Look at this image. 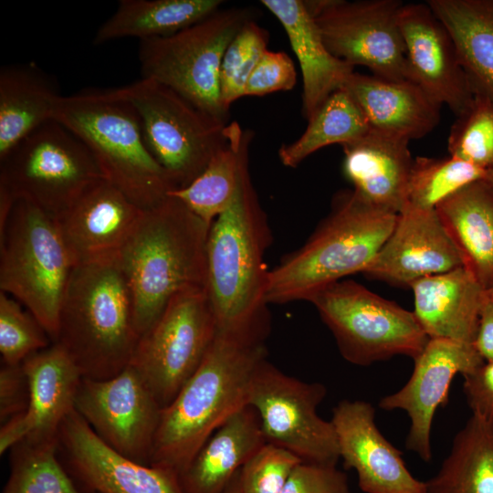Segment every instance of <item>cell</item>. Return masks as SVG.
I'll return each instance as SVG.
<instances>
[{
    "mask_svg": "<svg viewBox=\"0 0 493 493\" xmlns=\"http://www.w3.org/2000/svg\"><path fill=\"white\" fill-rule=\"evenodd\" d=\"M103 179L87 146L52 120L0 159V187L54 218Z\"/></svg>",
    "mask_w": 493,
    "mask_h": 493,
    "instance_id": "8fae6325",
    "label": "cell"
},
{
    "mask_svg": "<svg viewBox=\"0 0 493 493\" xmlns=\"http://www.w3.org/2000/svg\"><path fill=\"white\" fill-rule=\"evenodd\" d=\"M282 493H351L347 475L335 465L300 462Z\"/></svg>",
    "mask_w": 493,
    "mask_h": 493,
    "instance_id": "b9f144b4",
    "label": "cell"
},
{
    "mask_svg": "<svg viewBox=\"0 0 493 493\" xmlns=\"http://www.w3.org/2000/svg\"><path fill=\"white\" fill-rule=\"evenodd\" d=\"M463 390L472 414L493 422V361L463 376Z\"/></svg>",
    "mask_w": 493,
    "mask_h": 493,
    "instance_id": "ee69618b",
    "label": "cell"
},
{
    "mask_svg": "<svg viewBox=\"0 0 493 493\" xmlns=\"http://www.w3.org/2000/svg\"><path fill=\"white\" fill-rule=\"evenodd\" d=\"M425 493H493V422L472 414Z\"/></svg>",
    "mask_w": 493,
    "mask_h": 493,
    "instance_id": "1f68e13d",
    "label": "cell"
},
{
    "mask_svg": "<svg viewBox=\"0 0 493 493\" xmlns=\"http://www.w3.org/2000/svg\"><path fill=\"white\" fill-rule=\"evenodd\" d=\"M326 394L324 384L289 376L266 359L253 374L247 404L257 411L267 443L302 462L337 466L340 454L333 425L317 412Z\"/></svg>",
    "mask_w": 493,
    "mask_h": 493,
    "instance_id": "4fadbf2b",
    "label": "cell"
},
{
    "mask_svg": "<svg viewBox=\"0 0 493 493\" xmlns=\"http://www.w3.org/2000/svg\"><path fill=\"white\" fill-rule=\"evenodd\" d=\"M474 346L485 362L493 361V299L486 289Z\"/></svg>",
    "mask_w": 493,
    "mask_h": 493,
    "instance_id": "f6af8a7d",
    "label": "cell"
},
{
    "mask_svg": "<svg viewBox=\"0 0 493 493\" xmlns=\"http://www.w3.org/2000/svg\"><path fill=\"white\" fill-rule=\"evenodd\" d=\"M485 361L474 344L446 339H429L414 359L413 372L397 392L379 401L383 410H403L410 419L405 447L424 462L433 458L431 432L435 412L448 402L456 374L473 372Z\"/></svg>",
    "mask_w": 493,
    "mask_h": 493,
    "instance_id": "e0dca14e",
    "label": "cell"
},
{
    "mask_svg": "<svg viewBox=\"0 0 493 493\" xmlns=\"http://www.w3.org/2000/svg\"><path fill=\"white\" fill-rule=\"evenodd\" d=\"M267 443L257 411L246 405L229 417L179 476L184 493H224Z\"/></svg>",
    "mask_w": 493,
    "mask_h": 493,
    "instance_id": "4316f807",
    "label": "cell"
},
{
    "mask_svg": "<svg viewBox=\"0 0 493 493\" xmlns=\"http://www.w3.org/2000/svg\"><path fill=\"white\" fill-rule=\"evenodd\" d=\"M75 410L110 448L150 465L163 408L131 364L110 379L82 377Z\"/></svg>",
    "mask_w": 493,
    "mask_h": 493,
    "instance_id": "9a60e30c",
    "label": "cell"
},
{
    "mask_svg": "<svg viewBox=\"0 0 493 493\" xmlns=\"http://www.w3.org/2000/svg\"><path fill=\"white\" fill-rule=\"evenodd\" d=\"M74 267L56 219L27 201L16 200L0 225V291L22 304L52 342Z\"/></svg>",
    "mask_w": 493,
    "mask_h": 493,
    "instance_id": "52a82bcc",
    "label": "cell"
},
{
    "mask_svg": "<svg viewBox=\"0 0 493 493\" xmlns=\"http://www.w3.org/2000/svg\"><path fill=\"white\" fill-rule=\"evenodd\" d=\"M486 175V169L451 155L418 156L413 161L404 206L435 209L442 201Z\"/></svg>",
    "mask_w": 493,
    "mask_h": 493,
    "instance_id": "d590c367",
    "label": "cell"
},
{
    "mask_svg": "<svg viewBox=\"0 0 493 493\" xmlns=\"http://www.w3.org/2000/svg\"><path fill=\"white\" fill-rule=\"evenodd\" d=\"M435 212L463 266L487 289L493 278V188L486 179L456 192Z\"/></svg>",
    "mask_w": 493,
    "mask_h": 493,
    "instance_id": "83f0119b",
    "label": "cell"
},
{
    "mask_svg": "<svg viewBox=\"0 0 493 493\" xmlns=\"http://www.w3.org/2000/svg\"><path fill=\"white\" fill-rule=\"evenodd\" d=\"M397 215L353 190L337 194L330 213L307 242L269 270L267 303L308 301L342 278L363 273L393 229Z\"/></svg>",
    "mask_w": 493,
    "mask_h": 493,
    "instance_id": "5b68a950",
    "label": "cell"
},
{
    "mask_svg": "<svg viewBox=\"0 0 493 493\" xmlns=\"http://www.w3.org/2000/svg\"><path fill=\"white\" fill-rule=\"evenodd\" d=\"M61 95L34 63L0 69V159L27 135L53 120Z\"/></svg>",
    "mask_w": 493,
    "mask_h": 493,
    "instance_id": "f546056e",
    "label": "cell"
},
{
    "mask_svg": "<svg viewBox=\"0 0 493 493\" xmlns=\"http://www.w3.org/2000/svg\"><path fill=\"white\" fill-rule=\"evenodd\" d=\"M210 226L171 195L143 210L117 256L131 294L139 337L175 295L189 288H206Z\"/></svg>",
    "mask_w": 493,
    "mask_h": 493,
    "instance_id": "3957f363",
    "label": "cell"
},
{
    "mask_svg": "<svg viewBox=\"0 0 493 493\" xmlns=\"http://www.w3.org/2000/svg\"><path fill=\"white\" fill-rule=\"evenodd\" d=\"M485 179L493 188V165L487 170V175Z\"/></svg>",
    "mask_w": 493,
    "mask_h": 493,
    "instance_id": "7dc6e473",
    "label": "cell"
},
{
    "mask_svg": "<svg viewBox=\"0 0 493 493\" xmlns=\"http://www.w3.org/2000/svg\"><path fill=\"white\" fill-rule=\"evenodd\" d=\"M22 365L29 384V403L23 414L1 425V455L23 439H57L62 422L75 409L82 379L57 343L30 355Z\"/></svg>",
    "mask_w": 493,
    "mask_h": 493,
    "instance_id": "44dd1931",
    "label": "cell"
},
{
    "mask_svg": "<svg viewBox=\"0 0 493 493\" xmlns=\"http://www.w3.org/2000/svg\"><path fill=\"white\" fill-rule=\"evenodd\" d=\"M142 213L121 190L100 179L55 219L76 266L117 257Z\"/></svg>",
    "mask_w": 493,
    "mask_h": 493,
    "instance_id": "7402d4cb",
    "label": "cell"
},
{
    "mask_svg": "<svg viewBox=\"0 0 493 493\" xmlns=\"http://www.w3.org/2000/svg\"><path fill=\"white\" fill-rule=\"evenodd\" d=\"M449 155L488 170L493 165V102L475 95L470 107L451 126Z\"/></svg>",
    "mask_w": 493,
    "mask_h": 493,
    "instance_id": "8d00e7d4",
    "label": "cell"
},
{
    "mask_svg": "<svg viewBox=\"0 0 493 493\" xmlns=\"http://www.w3.org/2000/svg\"><path fill=\"white\" fill-rule=\"evenodd\" d=\"M426 3L449 32L474 95L493 102V0Z\"/></svg>",
    "mask_w": 493,
    "mask_h": 493,
    "instance_id": "f1b7e54d",
    "label": "cell"
},
{
    "mask_svg": "<svg viewBox=\"0 0 493 493\" xmlns=\"http://www.w3.org/2000/svg\"><path fill=\"white\" fill-rule=\"evenodd\" d=\"M215 334V318L206 288H194L175 295L140 337L130 364L163 409L200 366Z\"/></svg>",
    "mask_w": 493,
    "mask_h": 493,
    "instance_id": "7c38bea8",
    "label": "cell"
},
{
    "mask_svg": "<svg viewBox=\"0 0 493 493\" xmlns=\"http://www.w3.org/2000/svg\"><path fill=\"white\" fill-rule=\"evenodd\" d=\"M238 474L235 477L233 481L224 493H241L238 482Z\"/></svg>",
    "mask_w": 493,
    "mask_h": 493,
    "instance_id": "bcb514c9",
    "label": "cell"
},
{
    "mask_svg": "<svg viewBox=\"0 0 493 493\" xmlns=\"http://www.w3.org/2000/svg\"><path fill=\"white\" fill-rule=\"evenodd\" d=\"M116 90L136 110L145 142L175 189L193 182L227 142L228 122L153 79L142 78Z\"/></svg>",
    "mask_w": 493,
    "mask_h": 493,
    "instance_id": "30bf717a",
    "label": "cell"
},
{
    "mask_svg": "<svg viewBox=\"0 0 493 493\" xmlns=\"http://www.w3.org/2000/svg\"><path fill=\"white\" fill-rule=\"evenodd\" d=\"M52 343L39 321L16 299L0 291L2 363L21 364L27 357Z\"/></svg>",
    "mask_w": 493,
    "mask_h": 493,
    "instance_id": "f35d334b",
    "label": "cell"
},
{
    "mask_svg": "<svg viewBox=\"0 0 493 493\" xmlns=\"http://www.w3.org/2000/svg\"><path fill=\"white\" fill-rule=\"evenodd\" d=\"M29 403V384L21 364L1 363L0 422L1 425L23 414Z\"/></svg>",
    "mask_w": 493,
    "mask_h": 493,
    "instance_id": "7bdbcfd3",
    "label": "cell"
},
{
    "mask_svg": "<svg viewBox=\"0 0 493 493\" xmlns=\"http://www.w3.org/2000/svg\"><path fill=\"white\" fill-rule=\"evenodd\" d=\"M461 257L435 209L404 206L393 229L363 274L393 285L462 267Z\"/></svg>",
    "mask_w": 493,
    "mask_h": 493,
    "instance_id": "ffe728a7",
    "label": "cell"
},
{
    "mask_svg": "<svg viewBox=\"0 0 493 493\" xmlns=\"http://www.w3.org/2000/svg\"><path fill=\"white\" fill-rule=\"evenodd\" d=\"M241 7H220L199 22L165 37L141 40L142 78L178 93L208 115L227 122L221 101L220 68L226 47L252 19Z\"/></svg>",
    "mask_w": 493,
    "mask_h": 493,
    "instance_id": "ba28073f",
    "label": "cell"
},
{
    "mask_svg": "<svg viewBox=\"0 0 493 493\" xmlns=\"http://www.w3.org/2000/svg\"><path fill=\"white\" fill-rule=\"evenodd\" d=\"M408 140L369 131L342 145L343 173L368 203L399 214L405 205L414 159Z\"/></svg>",
    "mask_w": 493,
    "mask_h": 493,
    "instance_id": "484cf974",
    "label": "cell"
},
{
    "mask_svg": "<svg viewBox=\"0 0 493 493\" xmlns=\"http://www.w3.org/2000/svg\"><path fill=\"white\" fill-rule=\"evenodd\" d=\"M2 493H83L62 465L54 440L23 439L9 449Z\"/></svg>",
    "mask_w": 493,
    "mask_h": 493,
    "instance_id": "e575fe53",
    "label": "cell"
},
{
    "mask_svg": "<svg viewBox=\"0 0 493 493\" xmlns=\"http://www.w3.org/2000/svg\"><path fill=\"white\" fill-rule=\"evenodd\" d=\"M280 23L297 57L302 78L301 112L308 121L334 91L344 87L354 67L327 47L303 0H262Z\"/></svg>",
    "mask_w": 493,
    "mask_h": 493,
    "instance_id": "d4e9b609",
    "label": "cell"
},
{
    "mask_svg": "<svg viewBox=\"0 0 493 493\" xmlns=\"http://www.w3.org/2000/svg\"><path fill=\"white\" fill-rule=\"evenodd\" d=\"M53 120L87 146L102 178L140 208L156 205L175 189L145 142L136 110L116 89L61 95Z\"/></svg>",
    "mask_w": 493,
    "mask_h": 493,
    "instance_id": "8992f818",
    "label": "cell"
},
{
    "mask_svg": "<svg viewBox=\"0 0 493 493\" xmlns=\"http://www.w3.org/2000/svg\"><path fill=\"white\" fill-rule=\"evenodd\" d=\"M140 337L117 257L76 265L58 316V344L83 378L106 380L131 362Z\"/></svg>",
    "mask_w": 493,
    "mask_h": 493,
    "instance_id": "277c9868",
    "label": "cell"
},
{
    "mask_svg": "<svg viewBox=\"0 0 493 493\" xmlns=\"http://www.w3.org/2000/svg\"><path fill=\"white\" fill-rule=\"evenodd\" d=\"M302 462L289 451L266 443L238 474L241 493H282L297 465Z\"/></svg>",
    "mask_w": 493,
    "mask_h": 493,
    "instance_id": "ab89813d",
    "label": "cell"
},
{
    "mask_svg": "<svg viewBox=\"0 0 493 493\" xmlns=\"http://www.w3.org/2000/svg\"><path fill=\"white\" fill-rule=\"evenodd\" d=\"M370 131L352 96L344 89L330 94L308 120L304 132L278 149L281 163L296 168L310 154L331 144L350 143Z\"/></svg>",
    "mask_w": 493,
    "mask_h": 493,
    "instance_id": "836d02e7",
    "label": "cell"
},
{
    "mask_svg": "<svg viewBox=\"0 0 493 493\" xmlns=\"http://www.w3.org/2000/svg\"><path fill=\"white\" fill-rule=\"evenodd\" d=\"M487 293L493 299V278H492L489 286L487 288Z\"/></svg>",
    "mask_w": 493,
    "mask_h": 493,
    "instance_id": "c3c4849f",
    "label": "cell"
},
{
    "mask_svg": "<svg viewBox=\"0 0 493 493\" xmlns=\"http://www.w3.org/2000/svg\"><path fill=\"white\" fill-rule=\"evenodd\" d=\"M296 82L297 71L291 58L283 51L267 49L246 82L245 96L291 90Z\"/></svg>",
    "mask_w": 493,
    "mask_h": 493,
    "instance_id": "60d3db41",
    "label": "cell"
},
{
    "mask_svg": "<svg viewBox=\"0 0 493 493\" xmlns=\"http://www.w3.org/2000/svg\"><path fill=\"white\" fill-rule=\"evenodd\" d=\"M262 210L244 157L230 205L210 226L206 242V292L216 330L267 331L266 290L269 270L264 255L270 244Z\"/></svg>",
    "mask_w": 493,
    "mask_h": 493,
    "instance_id": "7a4b0ae2",
    "label": "cell"
},
{
    "mask_svg": "<svg viewBox=\"0 0 493 493\" xmlns=\"http://www.w3.org/2000/svg\"><path fill=\"white\" fill-rule=\"evenodd\" d=\"M362 111L371 131L408 141L432 131L442 107L416 83L353 72L343 87Z\"/></svg>",
    "mask_w": 493,
    "mask_h": 493,
    "instance_id": "cb8c5ba5",
    "label": "cell"
},
{
    "mask_svg": "<svg viewBox=\"0 0 493 493\" xmlns=\"http://www.w3.org/2000/svg\"><path fill=\"white\" fill-rule=\"evenodd\" d=\"M223 5L221 0H121L115 12L97 30L95 45L123 37L141 40L173 35L205 18Z\"/></svg>",
    "mask_w": 493,
    "mask_h": 493,
    "instance_id": "4dcf8cb0",
    "label": "cell"
},
{
    "mask_svg": "<svg viewBox=\"0 0 493 493\" xmlns=\"http://www.w3.org/2000/svg\"><path fill=\"white\" fill-rule=\"evenodd\" d=\"M253 134L239 123H228L227 142L214 155L205 170L188 185L168 195L180 200L208 225L226 210L236 194L241 164L248 153Z\"/></svg>",
    "mask_w": 493,
    "mask_h": 493,
    "instance_id": "d6a6232c",
    "label": "cell"
},
{
    "mask_svg": "<svg viewBox=\"0 0 493 493\" xmlns=\"http://www.w3.org/2000/svg\"><path fill=\"white\" fill-rule=\"evenodd\" d=\"M267 44L268 33L252 18L226 47L220 68V96L226 110L245 97L246 82Z\"/></svg>",
    "mask_w": 493,
    "mask_h": 493,
    "instance_id": "74e56055",
    "label": "cell"
},
{
    "mask_svg": "<svg viewBox=\"0 0 493 493\" xmlns=\"http://www.w3.org/2000/svg\"><path fill=\"white\" fill-rule=\"evenodd\" d=\"M58 454L79 488L89 493H184L175 472L118 454L75 409L59 427Z\"/></svg>",
    "mask_w": 493,
    "mask_h": 493,
    "instance_id": "2e32d148",
    "label": "cell"
},
{
    "mask_svg": "<svg viewBox=\"0 0 493 493\" xmlns=\"http://www.w3.org/2000/svg\"><path fill=\"white\" fill-rule=\"evenodd\" d=\"M340 459L353 469L364 493H425V483L408 470L403 453L375 424V409L366 401L342 400L332 410Z\"/></svg>",
    "mask_w": 493,
    "mask_h": 493,
    "instance_id": "ac0fdd59",
    "label": "cell"
},
{
    "mask_svg": "<svg viewBox=\"0 0 493 493\" xmlns=\"http://www.w3.org/2000/svg\"><path fill=\"white\" fill-rule=\"evenodd\" d=\"M412 80L457 117L474 93L446 27L427 3L404 4L399 14Z\"/></svg>",
    "mask_w": 493,
    "mask_h": 493,
    "instance_id": "d6986e66",
    "label": "cell"
},
{
    "mask_svg": "<svg viewBox=\"0 0 493 493\" xmlns=\"http://www.w3.org/2000/svg\"><path fill=\"white\" fill-rule=\"evenodd\" d=\"M329 50L372 75L412 80L399 26V0H305ZM414 82V81H413Z\"/></svg>",
    "mask_w": 493,
    "mask_h": 493,
    "instance_id": "5bb4252c",
    "label": "cell"
},
{
    "mask_svg": "<svg viewBox=\"0 0 493 493\" xmlns=\"http://www.w3.org/2000/svg\"><path fill=\"white\" fill-rule=\"evenodd\" d=\"M414 314L429 339L473 344L486 288L464 266L410 285Z\"/></svg>",
    "mask_w": 493,
    "mask_h": 493,
    "instance_id": "603a6c76",
    "label": "cell"
},
{
    "mask_svg": "<svg viewBox=\"0 0 493 493\" xmlns=\"http://www.w3.org/2000/svg\"><path fill=\"white\" fill-rule=\"evenodd\" d=\"M335 338L349 362L368 366L397 355L413 360L429 338L413 311L352 280H340L309 300Z\"/></svg>",
    "mask_w": 493,
    "mask_h": 493,
    "instance_id": "9c48e42d",
    "label": "cell"
},
{
    "mask_svg": "<svg viewBox=\"0 0 493 493\" xmlns=\"http://www.w3.org/2000/svg\"><path fill=\"white\" fill-rule=\"evenodd\" d=\"M267 333L216 330L195 372L162 410L150 465L180 476L214 432L247 405Z\"/></svg>",
    "mask_w": 493,
    "mask_h": 493,
    "instance_id": "6da1fadb",
    "label": "cell"
}]
</instances>
